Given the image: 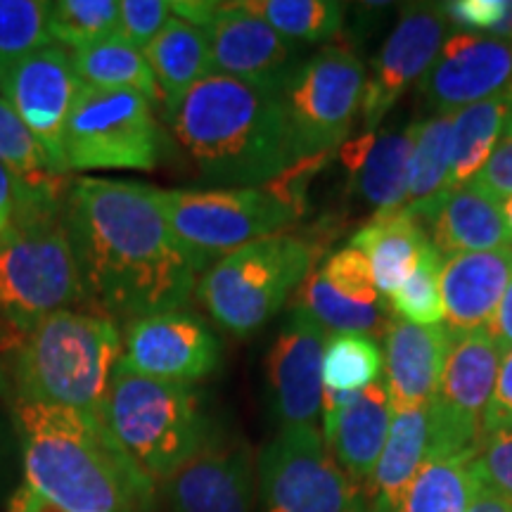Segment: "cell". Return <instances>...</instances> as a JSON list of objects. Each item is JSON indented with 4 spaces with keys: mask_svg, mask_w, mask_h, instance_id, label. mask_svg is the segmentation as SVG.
<instances>
[{
    "mask_svg": "<svg viewBox=\"0 0 512 512\" xmlns=\"http://www.w3.org/2000/svg\"><path fill=\"white\" fill-rule=\"evenodd\" d=\"M174 512H249L252 508V451L242 441L211 437L166 479Z\"/></svg>",
    "mask_w": 512,
    "mask_h": 512,
    "instance_id": "19",
    "label": "cell"
},
{
    "mask_svg": "<svg viewBox=\"0 0 512 512\" xmlns=\"http://www.w3.org/2000/svg\"><path fill=\"white\" fill-rule=\"evenodd\" d=\"M512 280V247L451 256L441 266L444 325L453 335L486 328Z\"/></svg>",
    "mask_w": 512,
    "mask_h": 512,
    "instance_id": "22",
    "label": "cell"
},
{
    "mask_svg": "<svg viewBox=\"0 0 512 512\" xmlns=\"http://www.w3.org/2000/svg\"><path fill=\"white\" fill-rule=\"evenodd\" d=\"M211 72L278 93L297 67V43L287 41L245 3H221L204 29Z\"/></svg>",
    "mask_w": 512,
    "mask_h": 512,
    "instance_id": "17",
    "label": "cell"
},
{
    "mask_svg": "<svg viewBox=\"0 0 512 512\" xmlns=\"http://www.w3.org/2000/svg\"><path fill=\"white\" fill-rule=\"evenodd\" d=\"M323 280L335 290L339 297L349 299V302L375 306L380 302V292H377L373 268H370L368 256L356 247H344L339 252L330 254L318 268Z\"/></svg>",
    "mask_w": 512,
    "mask_h": 512,
    "instance_id": "40",
    "label": "cell"
},
{
    "mask_svg": "<svg viewBox=\"0 0 512 512\" xmlns=\"http://www.w3.org/2000/svg\"><path fill=\"white\" fill-rule=\"evenodd\" d=\"M384 356L373 337L335 335L325 344L323 389L337 394H356L382 380Z\"/></svg>",
    "mask_w": 512,
    "mask_h": 512,
    "instance_id": "35",
    "label": "cell"
},
{
    "mask_svg": "<svg viewBox=\"0 0 512 512\" xmlns=\"http://www.w3.org/2000/svg\"><path fill=\"white\" fill-rule=\"evenodd\" d=\"M164 136L197 183L259 188L297 164L280 95L221 74L164 105Z\"/></svg>",
    "mask_w": 512,
    "mask_h": 512,
    "instance_id": "2",
    "label": "cell"
},
{
    "mask_svg": "<svg viewBox=\"0 0 512 512\" xmlns=\"http://www.w3.org/2000/svg\"><path fill=\"white\" fill-rule=\"evenodd\" d=\"M297 306L309 311L325 330L337 332V335H380L384 325L382 304L366 306L339 297L325 283L318 268L309 273V278L297 290Z\"/></svg>",
    "mask_w": 512,
    "mask_h": 512,
    "instance_id": "34",
    "label": "cell"
},
{
    "mask_svg": "<svg viewBox=\"0 0 512 512\" xmlns=\"http://www.w3.org/2000/svg\"><path fill=\"white\" fill-rule=\"evenodd\" d=\"M143 53L157 81L162 105L176 102L192 86L214 74L207 34L178 17L164 24Z\"/></svg>",
    "mask_w": 512,
    "mask_h": 512,
    "instance_id": "28",
    "label": "cell"
},
{
    "mask_svg": "<svg viewBox=\"0 0 512 512\" xmlns=\"http://www.w3.org/2000/svg\"><path fill=\"white\" fill-rule=\"evenodd\" d=\"M501 349L486 328L453 335L437 394L427 415V458L456 456L477 448L484 434V415L494 394Z\"/></svg>",
    "mask_w": 512,
    "mask_h": 512,
    "instance_id": "12",
    "label": "cell"
},
{
    "mask_svg": "<svg viewBox=\"0 0 512 512\" xmlns=\"http://www.w3.org/2000/svg\"><path fill=\"white\" fill-rule=\"evenodd\" d=\"M467 512H512V501L498 494L496 489H491L489 484H482Z\"/></svg>",
    "mask_w": 512,
    "mask_h": 512,
    "instance_id": "48",
    "label": "cell"
},
{
    "mask_svg": "<svg viewBox=\"0 0 512 512\" xmlns=\"http://www.w3.org/2000/svg\"><path fill=\"white\" fill-rule=\"evenodd\" d=\"M427 432H430L427 406L392 411L387 444L368 484L373 503L382 512H399L408 486L425 463Z\"/></svg>",
    "mask_w": 512,
    "mask_h": 512,
    "instance_id": "26",
    "label": "cell"
},
{
    "mask_svg": "<svg viewBox=\"0 0 512 512\" xmlns=\"http://www.w3.org/2000/svg\"><path fill=\"white\" fill-rule=\"evenodd\" d=\"M486 332L494 339V344L501 349V354L512 349V280L505 287L501 302L489 323H486Z\"/></svg>",
    "mask_w": 512,
    "mask_h": 512,
    "instance_id": "46",
    "label": "cell"
},
{
    "mask_svg": "<svg viewBox=\"0 0 512 512\" xmlns=\"http://www.w3.org/2000/svg\"><path fill=\"white\" fill-rule=\"evenodd\" d=\"M415 143V124L403 131H370L354 143L342 145V162L354 176L358 195L389 214L406 207L408 166Z\"/></svg>",
    "mask_w": 512,
    "mask_h": 512,
    "instance_id": "23",
    "label": "cell"
},
{
    "mask_svg": "<svg viewBox=\"0 0 512 512\" xmlns=\"http://www.w3.org/2000/svg\"><path fill=\"white\" fill-rule=\"evenodd\" d=\"M318 254L320 245L309 238L268 235L216 261L197 283L195 297L221 330L249 337L302 287Z\"/></svg>",
    "mask_w": 512,
    "mask_h": 512,
    "instance_id": "7",
    "label": "cell"
},
{
    "mask_svg": "<svg viewBox=\"0 0 512 512\" xmlns=\"http://www.w3.org/2000/svg\"><path fill=\"white\" fill-rule=\"evenodd\" d=\"M475 460L484 484L512 501V427H498L482 434Z\"/></svg>",
    "mask_w": 512,
    "mask_h": 512,
    "instance_id": "42",
    "label": "cell"
},
{
    "mask_svg": "<svg viewBox=\"0 0 512 512\" xmlns=\"http://www.w3.org/2000/svg\"><path fill=\"white\" fill-rule=\"evenodd\" d=\"M475 183L482 185L486 192H491L498 200H505V197L512 195V110L489 162L479 171Z\"/></svg>",
    "mask_w": 512,
    "mask_h": 512,
    "instance_id": "44",
    "label": "cell"
},
{
    "mask_svg": "<svg viewBox=\"0 0 512 512\" xmlns=\"http://www.w3.org/2000/svg\"><path fill=\"white\" fill-rule=\"evenodd\" d=\"M157 202L178 245L202 275L235 249L280 233L304 211L273 183L259 188H157Z\"/></svg>",
    "mask_w": 512,
    "mask_h": 512,
    "instance_id": "8",
    "label": "cell"
},
{
    "mask_svg": "<svg viewBox=\"0 0 512 512\" xmlns=\"http://www.w3.org/2000/svg\"><path fill=\"white\" fill-rule=\"evenodd\" d=\"M46 46H53L48 34V3L0 0V72L8 74L10 67Z\"/></svg>",
    "mask_w": 512,
    "mask_h": 512,
    "instance_id": "36",
    "label": "cell"
},
{
    "mask_svg": "<svg viewBox=\"0 0 512 512\" xmlns=\"http://www.w3.org/2000/svg\"><path fill=\"white\" fill-rule=\"evenodd\" d=\"M512 427V349L501 356L494 394L484 415V432Z\"/></svg>",
    "mask_w": 512,
    "mask_h": 512,
    "instance_id": "45",
    "label": "cell"
},
{
    "mask_svg": "<svg viewBox=\"0 0 512 512\" xmlns=\"http://www.w3.org/2000/svg\"><path fill=\"white\" fill-rule=\"evenodd\" d=\"M62 216L86 302L102 313L136 320L190 302L200 271L171 233L157 188L79 178L67 188Z\"/></svg>",
    "mask_w": 512,
    "mask_h": 512,
    "instance_id": "1",
    "label": "cell"
},
{
    "mask_svg": "<svg viewBox=\"0 0 512 512\" xmlns=\"http://www.w3.org/2000/svg\"><path fill=\"white\" fill-rule=\"evenodd\" d=\"M453 164V114H434L415 124V143L408 166L406 209L422 226L432 221L448 195Z\"/></svg>",
    "mask_w": 512,
    "mask_h": 512,
    "instance_id": "27",
    "label": "cell"
},
{
    "mask_svg": "<svg viewBox=\"0 0 512 512\" xmlns=\"http://www.w3.org/2000/svg\"><path fill=\"white\" fill-rule=\"evenodd\" d=\"M79 88L72 53L60 46L36 50L5 74L3 93L43 145L55 174L60 176L69 171L64 162V126Z\"/></svg>",
    "mask_w": 512,
    "mask_h": 512,
    "instance_id": "15",
    "label": "cell"
},
{
    "mask_svg": "<svg viewBox=\"0 0 512 512\" xmlns=\"http://www.w3.org/2000/svg\"><path fill=\"white\" fill-rule=\"evenodd\" d=\"M425 230H430V240L441 259L491 252L508 245L503 200L475 181L448 192Z\"/></svg>",
    "mask_w": 512,
    "mask_h": 512,
    "instance_id": "24",
    "label": "cell"
},
{
    "mask_svg": "<svg viewBox=\"0 0 512 512\" xmlns=\"http://www.w3.org/2000/svg\"><path fill=\"white\" fill-rule=\"evenodd\" d=\"M72 64L81 86L107 88V91H133L143 95L152 107L162 102L145 53L126 43L124 38L112 36L91 48L74 50Z\"/></svg>",
    "mask_w": 512,
    "mask_h": 512,
    "instance_id": "31",
    "label": "cell"
},
{
    "mask_svg": "<svg viewBox=\"0 0 512 512\" xmlns=\"http://www.w3.org/2000/svg\"><path fill=\"white\" fill-rule=\"evenodd\" d=\"M121 351L124 337L110 316L57 311L15 349L10 377L17 401L64 406L102 418Z\"/></svg>",
    "mask_w": 512,
    "mask_h": 512,
    "instance_id": "4",
    "label": "cell"
},
{
    "mask_svg": "<svg viewBox=\"0 0 512 512\" xmlns=\"http://www.w3.org/2000/svg\"><path fill=\"white\" fill-rule=\"evenodd\" d=\"M510 0H451L441 5L446 19L467 34L496 36L498 27L508 15Z\"/></svg>",
    "mask_w": 512,
    "mask_h": 512,
    "instance_id": "43",
    "label": "cell"
},
{
    "mask_svg": "<svg viewBox=\"0 0 512 512\" xmlns=\"http://www.w3.org/2000/svg\"><path fill=\"white\" fill-rule=\"evenodd\" d=\"M448 19L441 5L418 3L401 12L399 24L389 34L366 74L361 119L366 133L377 131L394 110L403 93L420 83L446 41Z\"/></svg>",
    "mask_w": 512,
    "mask_h": 512,
    "instance_id": "14",
    "label": "cell"
},
{
    "mask_svg": "<svg viewBox=\"0 0 512 512\" xmlns=\"http://www.w3.org/2000/svg\"><path fill=\"white\" fill-rule=\"evenodd\" d=\"M0 162L24 181H43L55 174L53 164L29 126L19 119L15 107L0 98Z\"/></svg>",
    "mask_w": 512,
    "mask_h": 512,
    "instance_id": "39",
    "label": "cell"
},
{
    "mask_svg": "<svg viewBox=\"0 0 512 512\" xmlns=\"http://www.w3.org/2000/svg\"><path fill=\"white\" fill-rule=\"evenodd\" d=\"M510 110L512 88L453 112V164L451 176H448V192L475 181L501 138Z\"/></svg>",
    "mask_w": 512,
    "mask_h": 512,
    "instance_id": "30",
    "label": "cell"
},
{
    "mask_svg": "<svg viewBox=\"0 0 512 512\" xmlns=\"http://www.w3.org/2000/svg\"><path fill=\"white\" fill-rule=\"evenodd\" d=\"M164 152V126L143 95L79 88L64 126L69 171H155Z\"/></svg>",
    "mask_w": 512,
    "mask_h": 512,
    "instance_id": "9",
    "label": "cell"
},
{
    "mask_svg": "<svg viewBox=\"0 0 512 512\" xmlns=\"http://www.w3.org/2000/svg\"><path fill=\"white\" fill-rule=\"evenodd\" d=\"M323 325L294 304L268 354L273 411L283 427L316 425L323 408Z\"/></svg>",
    "mask_w": 512,
    "mask_h": 512,
    "instance_id": "18",
    "label": "cell"
},
{
    "mask_svg": "<svg viewBox=\"0 0 512 512\" xmlns=\"http://www.w3.org/2000/svg\"><path fill=\"white\" fill-rule=\"evenodd\" d=\"M430 233L406 209L375 214L351 238V247L368 256L377 292L392 297L420 264V256L430 245Z\"/></svg>",
    "mask_w": 512,
    "mask_h": 512,
    "instance_id": "25",
    "label": "cell"
},
{
    "mask_svg": "<svg viewBox=\"0 0 512 512\" xmlns=\"http://www.w3.org/2000/svg\"><path fill=\"white\" fill-rule=\"evenodd\" d=\"M3 86H5V74L0 72V93H3Z\"/></svg>",
    "mask_w": 512,
    "mask_h": 512,
    "instance_id": "51",
    "label": "cell"
},
{
    "mask_svg": "<svg viewBox=\"0 0 512 512\" xmlns=\"http://www.w3.org/2000/svg\"><path fill=\"white\" fill-rule=\"evenodd\" d=\"M171 17L174 12L166 0H121L117 36L131 46L145 50Z\"/></svg>",
    "mask_w": 512,
    "mask_h": 512,
    "instance_id": "41",
    "label": "cell"
},
{
    "mask_svg": "<svg viewBox=\"0 0 512 512\" xmlns=\"http://www.w3.org/2000/svg\"><path fill=\"white\" fill-rule=\"evenodd\" d=\"M24 477L60 512H145L155 482L128 460L100 415L17 401Z\"/></svg>",
    "mask_w": 512,
    "mask_h": 512,
    "instance_id": "3",
    "label": "cell"
},
{
    "mask_svg": "<svg viewBox=\"0 0 512 512\" xmlns=\"http://www.w3.org/2000/svg\"><path fill=\"white\" fill-rule=\"evenodd\" d=\"M475 448L446 458H427L408 486L399 512H467L482 489Z\"/></svg>",
    "mask_w": 512,
    "mask_h": 512,
    "instance_id": "29",
    "label": "cell"
},
{
    "mask_svg": "<svg viewBox=\"0 0 512 512\" xmlns=\"http://www.w3.org/2000/svg\"><path fill=\"white\" fill-rule=\"evenodd\" d=\"M366 67L347 46H328L297 62L280 88L294 162L330 155L361 112Z\"/></svg>",
    "mask_w": 512,
    "mask_h": 512,
    "instance_id": "10",
    "label": "cell"
},
{
    "mask_svg": "<svg viewBox=\"0 0 512 512\" xmlns=\"http://www.w3.org/2000/svg\"><path fill=\"white\" fill-rule=\"evenodd\" d=\"M119 0L48 3V34L60 48L83 50L117 36Z\"/></svg>",
    "mask_w": 512,
    "mask_h": 512,
    "instance_id": "33",
    "label": "cell"
},
{
    "mask_svg": "<svg viewBox=\"0 0 512 512\" xmlns=\"http://www.w3.org/2000/svg\"><path fill=\"white\" fill-rule=\"evenodd\" d=\"M119 366L155 380L192 384L221 363V339L188 311L155 313L128 320Z\"/></svg>",
    "mask_w": 512,
    "mask_h": 512,
    "instance_id": "13",
    "label": "cell"
},
{
    "mask_svg": "<svg viewBox=\"0 0 512 512\" xmlns=\"http://www.w3.org/2000/svg\"><path fill=\"white\" fill-rule=\"evenodd\" d=\"M512 88V43L453 31L418 83L437 114H453Z\"/></svg>",
    "mask_w": 512,
    "mask_h": 512,
    "instance_id": "16",
    "label": "cell"
},
{
    "mask_svg": "<svg viewBox=\"0 0 512 512\" xmlns=\"http://www.w3.org/2000/svg\"><path fill=\"white\" fill-rule=\"evenodd\" d=\"M60 185V176L24 181L0 162V223L8 228L12 223L60 214L67 197V192H60Z\"/></svg>",
    "mask_w": 512,
    "mask_h": 512,
    "instance_id": "38",
    "label": "cell"
},
{
    "mask_svg": "<svg viewBox=\"0 0 512 512\" xmlns=\"http://www.w3.org/2000/svg\"><path fill=\"white\" fill-rule=\"evenodd\" d=\"M392 425V401L387 382L377 380L361 392L351 394L335 415L323 418V437L332 456L356 486L373 479L377 460L387 444Z\"/></svg>",
    "mask_w": 512,
    "mask_h": 512,
    "instance_id": "21",
    "label": "cell"
},
{
    "mask_svg": "<svg viewBox=\"0 0 512 512\" xmlns=\"http://www.w3.org/2000/svg\"><path fill=\"white\" fill-rule=\"evenodd\" d=\"M219 5L221 3H207V0H176V3H171V12H174V17L204 31L211 17L219 10Z\"/></svg>",
    "mask_w": 512,
    "mask_h": 512,
    "instance_id": "47",
    "label": "cell"
},
{
    "mask_svg": "<svg viewBox=\"0 0 512 512\" xmlns=\"http://www.w3.org/2000/svg\"><path fill=\"white\" fill-rule=\"evenodd\" d=\"M3 230H5V226H3V223H0V235H3Z\"/></svg>",
    "mask_w": 512,
    "mask_h": 512,
    "instance_id": "52",
    "label": "cell"
},
{
    "mask_svg": "<svg viewBox=\"0 0 512 512\" xmlns=\"http://www.w3.org/2000/svg\"><path fill=\"white\" fill-rule=\"evenodd\" d=\"M261 512H354L358 486L316 425L283 427L259 458Z\"/></svg>",
    "mask_w": 512,
    "mask_h": 512,
    "instance_id": "11",
    "label": "cell"
},
{
    "mask_svg": "<svg viewBox=\"0 0 512 512\" xmlns=\"http://www.w3.org/2000/svg\"><path fill=\"white\" fill-rule=\"evenodd\" d=\"M102 420L128 460L152 482H166L211 439L190 384L155 380L117 366Z\"/></svg>",
    "mask_w": 512,
    "mask_h": 512,
    "instance_id": "5",
    "label": "cell"
},
{
    "mask_svg": "<svg viewBox=\"0 0 512 512\" xmlns=\"http://www.w3.org/2000/svg\"><path fill=\"white\" fill-rule=\"evenodd\" d=\"M86 302L64 216L12 223L0 235V349H17L41 320Z\"/></svg>",
    "mask_w": 512,
    "mask_h": 512,
    "instance_id": "6",
    "label": "cell"
},
{
    "mask_svg": "<svg viewBox=\"0 0 512 512\" xmlns=\"http://www.w3.org/2000/svg\"><path fill=\"white\" fill-rule=\"evenodd\" d=\"M441 266L444 259L437 247L427 245L420 256V264L408 275L406 283L396 290L389 302L396 318L418 325H437L444 320V302H441Z\"/></svg>",
    "mask_w": 512,
    "mask_h": 512,
    "instance_id": "37",
    "label": "cell"
},
{
    "mask_svg": "<svg viewBox=\"0 0 512 512\" xmlns=\"http://www.w3.org/2000/svg\"><path fill=\"white\" fill-rule=\"evenodd\" d=\"M503 221H505V235H508V245L512 247V195L503 200Z\"/></svg>",
    "mask_w": 512,
    "mask_h": 512,
    "instance_id": "49",
    "label": "cell"
},
{
    "mask_svg": "<svg viewBox=\"0 0 512 512\" xmlns=\"http://www.w3.org/2000/svg\"><path fill=\"white\" fill-rule=\"evenodd\" d=\"M354 512H382L380 508H377V505L375 503H358L356 505V508H354Z\"/></svg>",
    "mask_w": 512,
    "mask_h": 512,
    "instance_id": "50",
    "label": "cell"
},
{
    "mask_svg": "<svg viewBox=\"0 0 512 512\" xmlns=\"http://www.w3.org/2000/svg\"><path fill=\"white\" fill-rule=\"evenodd\" d=\"M384 373L392 411L430 406L444 373L453 332L444 323L418 325L403 318L387 323Z\"/></svg>",
    "mask_w": 512,
    "mask_h": 512,
    "instance_id": "20",
    "label": "cell"
},
{
    "mask_svg": "<svg viewBox=\"0 0 512 512\" xmlns=\"http://www.w3.org/2000/svg\"><path fill=\"white\" fill-rule=\"evenodd\" d=\"M245 5L292 43L330 41L344 24V5L335 0H254Z\"/></svg>",
    "mask_w": 512,
    "mask_h": 512,
    "instance_id": "32",
    "label": "cell"
}]
</instances>
